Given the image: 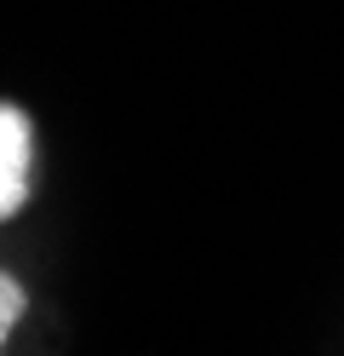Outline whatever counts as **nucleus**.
Listing matches in <instances>:
<instances>
[{
    "instance_id": "2",
    "label": "nucleus",
    "mask_w": 344,
    "mask_h": 356,
    "mask_svg": "<svg viewBox=\"0 0 344 356\" xmlns=\"http://www.w3.org/2000/svg\"><path fill=\"white\" fill-rule=\"evenodd\" d=\"M23 310H29V293H23V282L0 270V356H6V339H12V327L23 322Z\"/></svg>"
},
{
    "instance_id": "1",
    "label": "nucleus",
    "mask_w": 344,
    "mask_h": 356,
    "mask_svg": "<svg viewBox=\"0 0 344 356\" xmlns=\"http://www.w3.org/2000/svg\"><path fill=\"white\" fill-rule=\"evenodd\" d=\"M35 178V127L17 104H0V218H17Z\"/></svg>"
}]
</instances>
